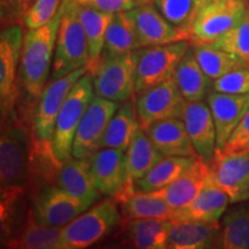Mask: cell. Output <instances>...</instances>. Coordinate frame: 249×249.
Segmentation results:
<instances>
[{
	"label": "cell",
	"mask_w": 249,
	"mask_h": 249,
	"mask_svg": "<svg viewBox=\"0 0 249 249\" xmlns=\"http://www.w3.org/2000/svg\"><path fill=\"white\" fill-rule=\"evenodd\" d=\"M64 13L62 5L57 15L45 26L28 29L23 37L18 66V89L26 96L30 110L35 111L52 70L59 26Z\"/></svg>",
	"instance_id": "obj_2"
},
{
	"label": "cell",
	"mask_w": 249,
	"mask_h": 249,
	"mask_svg": "<svg viewBox=\"0 0 249 249\" xmlns=\"http://www.w3.org/2000/svg\"><path fill=\"white\" fill-rule=\"evenodd\" d=\"M210 172V164L197 157L179 178L152 193L166 201L174 210L181 209L194 200Z\"/></svg>",
	"instance_id": "obj_21"
},
{
	"label": "cell",
	"mask_w": 249,
	"mask_h": 249,
	"mask_svg": "<svg viewBox=\"0 0 249 249\" xmlns=\"http://www.w3.org/2000/svg\"><path fill=\"white\" fill-rule=\"evenodd\" d=\"M61 4L62 0H36L24 17V27L36 29L45 26L57 15Z\"/></svg>",
	"instance_id": "obj_37"
},
{
	"label": "cell",
	"mask_w": 249,
	"mask_h": 249,
	"mask_svg": "<svg viewBox=\"0 0 249 249\" xmlns=\"http://www.w3.org/2000/svg\"><path fill=\"white\" fill-rule=\"evenodd\" d=\"M247 13V0H213L193 14L191 44H211Z\"/></svg>",
	"instance_id": "obj_8"
},
{
	"label": "cell",
	"mask_w": 249,
	"mask_h": 249,
	"mask_svg": "<svg viewBox=\"0 0 249 249\" xmlns=\"http://www.w3.org/2000/svg\"><path fill=\"white\" fill-rule=\"evenodd\" d=\"M169 22L191 38L193 0H151Z\"/></svg>",
	"instance_id": "obj_36"
},
{
	"label": "cell",
	"mask_w": 249,
	"mask_h": 249,
	"mask_svg": "<svg viewBox=\"0 0 249 249\" xmlns=\"http://www.w3.org/2000/svg\"><path fill=\"white\" fill-rule=\"evenodd\" d=\"M224 152H239L249 150V110L236 128L233 130L222 149Z\"/></svg>",
	"instance_id": "obj_40"
},
{
	"label": "cell",
	"mask_w": 249,
	"mask_h": 249,
	"mask_svg": "<svg viewBox=\"0 0 249 249\" xmlns=\"http://www.w3.org/2000/svg\"><path fill=\"white\" fill-rule=\"evenodd\" d=\"M55 185L88 207L95 204L102 195L93 180L89 160L71 157L62 161L55 174Z\"/></svg>",
	"instance_id": "obj_20"
},
{
	"label": "cell",
	"mask_w": 249,
	"mask_h": 249,
	"mask_svg": "<svg viewBox=\"0 0 249 249\" xmlns=\"http://www.w3.org/2000/svg\"><path fill=\"white\" fill-rule=\"evenodd\" d=\"M81 5L89 6L105 13L127 12L139 6L138 0H76Z\"/></svg>",
	"instance_id": "obj_41"
},
{
	"label": "cell",
	"mask_w": 249,
	"mask_h": 249,
	"mask_svg": "<svg viewBox=\"0 0 249 249\" xmlns=\"http://www.w3.org/2000/svg\"><path fill=\"white\" fill-rule=\"evenodd\" d=\"M174 80L187 102L203 101L208 97L213 85V81L204 73L198 64L193 48L188 49L177 66Z\"/></svg>",
	"instance_id": "obj_25"
},
{
	"label": "cell",
	"mask_w": 249,
	"mask_h": 249,
	"mask_svg": "<svg viewBox=\"0 0 249 249\" xmlns=\"http://www.w3.org/2000/svg\"><path fill=\"white\" fill-rule=\"evenodd\" d=\"M247 12L249 13V0H247Z\"/></svg>",
	"instance_id": "obj_44"
},
{
	"label": "cell",
	"mask_w": 249,
	"mask_h": 249,
	"mask_svg": "<svg viewBox=\"0 0 249 249\" xmlns=\"http://www.w3.org/2000/svg\"><path fill=\"white\" fill-rule=\"evenodd\" d=\"M211 44L236 55L249 65V13Z\"/></svg>",
	"instance_id": "obj_35"
},
{
	"label": "cell",
	"mask_w": 249,
	"mask_h": 249,
	"mask_svg": "<svg viewBox=\"0 0 249 249\" xmlns=\"http://www.w3.org/2000/svg\"><path fill=\"white\" fill-rule=\"evenodd\" d=\"M171 226V220L126 219L123 229L124 242L139 249L167 248Z\"/></svg>",
	"instance_id": "obj_26"
},
{
	"label": "cell",
	"mask_w": 249,
	"mask_h": 249,
	"mask_svg": "<svg viewBox=\"0 0 249 249\" xmlns=\"http://www.w3.org/2000/svg\"><path fill=\"white\" fill-rule=\"evenodd\" d=\"M144 130L152 144L164 156H197L181 118L160 120Z\"/></svg>",
	"instance_id": "obj_22"
},
{
	"label": "cell",
	"mask_w": 249,
	"mask_h": 249,
	"mask_svg": "<svg viewBox=\"0 0 249 249\" xmlns=\"http://www.w3.org/2000/svg\"><path fill=\"white\" fill-rule=\"evenodd\" d=\"M207 98L216 126L217 149H222L249 110V93L233 95L213 90Z\"/></svg>",
	"instance_id": "obj_19"
},
{
	"label": "cell",
	"mask_w": 249,
	"mask_h": 249,
	"mask_svg": "<svg viewBox=\"0 0 249 249\" xmlns=\"http://www.w3.org/2000/svg\"><path fill=\"white\" fill-rule=\"evenodd\" d=\"M230 203V197L217 185L210 172L194 200L187 207L174 211L172 223L187 220L218 223Z\"/></svg>",
	"instance_id": "obj_17"
},
{
	"label": "cell",
	"mask_w": 249,
	"mask_h": 249,
	"mask_svg": "<svg viewBox=\"0 0 249 249\" xmlns=\"http://www.w3.org/2000/svg\"><path fill=\"white\" fill-rule=\"evenodd\" d=\"M123 218L116 198L103 200L62 227L61 249L90 247L113 232Z\"/></svg>",
	"instance_id": "obj_4"
},
{
	"label": "cell",
	"mask_w": 249,
	"mask_h": 249,
	"mask_svg": "<svg viewBox=\"0 0 249 249\" xmlns=\"http://www.w3.org/2000/svg\"><path fill=\"white\" fill-rule=\"evenodd\" d=\"M193 50L202 70L213 81L236 68L249 66L239 57L213 44H193Z\"/></svg>",
	"instance_id": "obj_34"
},
{
	"label": "cell",
	"mask_w": 249,
	"mask_h": 249,
	"mask_svg": "<svg viewBox=\"0 0 249 249\" xmlns=\"http://www.w3.org/2000/svg\"><path fill=\"white\" fill-rule=\"evenodd\" d=\"M62 227L39 224L31 210L27 222L18 235L6 242V247L14 249H61Z\"/></svg>",
	"instance_id": "obj_29"
},
{
	"label": "cell",
	"mask_w": 249,
	"mask_h": 249,
	"mask_svg": "<svg viewBox=\"0 0 249 249\" xmlns=\"http://www.w3.org/2000/svg\"><path fill=\"white\" fill-rule=\"evenodd\" d=\"M118 104L119 103L110 99L93 96L76 129L71 150L73 157L89 160L102 148V140L105 129L119 107Z\"/></svg>",
	"instance_id": "obj_12"
},
{
	"label": "cell",
	"mask_w": 249,
	"mask_h": 249,
	"mask_svg": "<svg viewBox=\"0 0 249 249\" xmlns=\"http://www.w3.org/2000/svg\"><path fill=\"white\" fill-rule=\"evenodd\" d=\"M213 178L231 204L249 201V150L224 152L216 149L210 161Z\"/></svg>",
	"instance_id": "obj_14"
},
{
	"label": "cell",
	"mask_w": 249,
	"mask_h": 249,
	"mask_svg": "<svg viewBox=\"0 0 249 249\" xmlns=\"http://www.w3.org/2000/svg\"><path fill=\"white\" fill-rule=\"evenodd\" d=\"M222 226L219 223L187 222L172 223L167 248L171 249H204L218 247Z\"/></svg>",
	"instance_id": "obj_23"
},
{
	"label": "cell",
	"mask_w": 249,
	"mask_h": 249,
	"mask_svg": "<svg viewBox=\"0 0 249 249\" xmlns=\"http://www.w3.org/2000/svg\"><path fill=\"white\" fill-rule=\"evenodd\" d=\"M133 52L118 55L102 54L97 68L91 74L95 95L116 103L129 101L134 92Z\"/></svg>",
	"instance_id": "obj_10"
},
{
	"label": "cell",
	"mask_w": 249,
	"mask_h": 249,
	"mask_svg": "<svg viewBox=\"0 0 249 249\" xmlns=\"http://www.w3.org/2000/svg\"><path fill=\"white\" fill-rule=\"evenodd\" d=\"M181 119L196 155L210 164L217 149V135L209 104L203 101L187 102Z\"/></svg>",
	"instance_id": "obj_18"
},
{
	"label": "cell",
	"mask_w": 249,
	"mask_h": 249,
	"mask_svg": "<svg viewBox=\"0 0 249 249\" xmlns=\"http://www.w3.org/2000/svg\"><path fill=\"white\" fill-rule=\"evenodd\" d=\"M220 226L218 248L249 249V201L227 211Z\"/></svg>",
	"instance_id": "obj_32"
},
{
	"label": "cell",
	"mask_w": 249,
	"mask_h": 249,
	"mask_svg": "<svg viewBox=\"0 0 249 249\" xmlns=\"http://www.w3.org/2000/svg\"><path fill=\"white\" fill-rule=\"evenodd\" d=\"M213 90L233 95L249 93V66L236 68L226 75L214 80Z\"/></svg>",
	"instance_id": "obj_38"
},
{
	"label": "cell",
	"mask_w": 249,
	"mask_h": 249,
	"mask_svg": "<svg viewBox=\"0 0 249 249\" xmlns=\"http://www.w3.org/2000/svg\"><path fill=\"white\" fill-rule=\"evenodd\" d=\"M197 157L165 156L143 178L134 183V188L139 192H154L163 188L179 178Z\"/></svg>",
	"instance_id": "obj_30"
},
{
	"label": "cell",
	"mask_w": 249,
	"mask_h": 249,
	"mask_svg": "<svg viewBox=\"0 0 249 249\" xmlns=\"http://www.w3.org/2000/svg\"><path fill=\"white\" fill-rule=\"evenodd\" d=\"M87 73L88 67L85 66L71 71L66 76L48 82L34 111V147L52 149L51 143L59 111L74 85Z\"/></svg>",
	"instance_id": "obj_7"
},
{
	"label": "cell",
	"mask_w": 249,
	"mask_h": 249,
	"mask_svg": "<svg viewBox=\"0 0 249 249\" xmlns=\"http://www.w3.org/2000/svg\"><path fill=\"white\" fill-rule=\"evenodd\" d=\"M126 219H164L172 222L174 210L152 192L134 191L116 198Z\"/></svg>",
	"instance_id": "obj_24"
},
{
	"label": "cell",
	"mask_w": 249,
	"mask_h": 249,
	"mask_svg": "<svg viewBox=\"0 0 249 249\" xmlns=\"http://www.w3.org/2000/svg\"><path fill=\"white\" fill-rule=\"evenodd\" d=\"M36 0H1V22L5 28L23 23L28 9Z\"/></svg>",
	"instance_id": "obj_39"
},
{
	"label": "cell",
	"mask_w": 249,
	"mask_h": 249,
	"mask_svg": "<svg viewBox=\"0 0 249 249\" xmlns=\"http://www.w3.org/2000/svg\"><path fill=\"white\" fill-rule=\"evenodd\" d=\"M93 96L92 75L88 71L74 85L59 111L51 143L52 152L59 163L71 158L76 129Z\"/></svg>",
	"instance_id": "obj_6"
},
{
	"label": "cell",
	"mask_w": 249,
	"mask_h": 249,
	"mask_svg": "<svg viewBox=\"0 0 249 249\" xmlns=\"http://www.w3.org/2000/svg\"><path fill=\"white\" fill-rule=\"evenodd\" d=\"M6 123L0 139L1 223L7 219L15 202L30 185L34 155L22 121L13 117Z\"/></svg>",
	"instance_id": "obj_1"
},
{
	"label": "cell",
	"mask_w": 249,
	"mask_h": 249,
	"mask_svg": "<svg viewBox=\"0 0 249 249\" xmlns=\"http://www.w3.org/2000/svg\"><path fill=\"white\" fill-rule=\"evenodd\" d=\"M189 48V40H180L169 44L145 46L133 51L135 96L174 79L177 66Z\"/></svg>",
	"instance_id": "obj_5"
},
{
	"label": "cell",
	"mask_w": 249,
	"mask_h": 249,
	"mask_svg": "<svg viewBox=\"0 0 249 249\" xmlns=\"http://www.w3.org/2000/svg\"><path fill=\"white\" fill-rule=\"evenodd\" d=\"M126 152L129 181L133 186L138 180L143 178L158 161L165 157L152 144L148 134L141 127L136 132L128 150Z\"/></svg>",
	"instance_id": "obj_31"
},
{
	"label": "cell",
	"mask_w": 249,
	"mask_h": 249,
	"mask_svg": "<svg viewBox=\"0 0 249 249\" xmlns=\"http://www.w3.org/2000/svg\"><path fill=\"white\" fill-rule=\"evenodd\" d=\"M127 15L135 29L140 48L188 40L185 34L172 26L152 2L136 6L127 11Z\"/></svg>",
	"instance_id": "obj_16"
},
{
	"label": "cell",
	"mask_w": 249,
	"mask_h": 249,
	"mask_svg": "<svg viewBox=\"0 0 249 249\" xmlns=\"http://www.w3.org/2000/svg\"><path fill=\"white\" fill-rule=\"evenodd\" d=\"M64 13L55 43L51 80L66 76L71 71L85 67L89 61L87 36L77 17L76 0H62Z\"/></svg>",
	"instance_id": "obj_3"
},
{
	"label": "cell",
	"mask_w": 249,
	"mask_h": 249,
	"mask_svg": "<svg viewBox=\"0 0 249 249\" xmlns=\"http://www.w3.org/2000/svg\"><path fill=\"white\" fill-rule=\"evenodd\" d=\"M209 1H213V0H193V14H194L198 8L202 7V6L205 4H208Z\"/></svg>",
	"instance_id": "obj_42"
},
{
	"label": "cell",
	"mask_w": 249,
	"mask_h": 249,
	"mask_svg": "<svg viewBox=\"0 0 249 249\" xmlns=\"http://www.w3.org/2000/svg\"><path fill=\"white\" fill-rule=\"evenodd\" d=\"M76 12L85 29L87 40H88L89 61L87 67H88L89 73L92 74L97 68L103 51H104L105 34H107L112 14L101 12L89 6L81 5L79 2L76 6Z\"/></svg>",
	"instance_id": "obj_27"
},
{
	"label": "cell",
	"mask_w": 249,
	"mask_h": 249,
	"mask_svg": "<svg viewBox=\"0 0 249 249\" xmlns=\"http://www.w3.org/2000/svg\"><path fill=\"white\" fill-rule=\"evenodd\" d=\"M23 37L21 24L2 28L0 36V107L2 121L15 117V107L20 99L18 66Z\"/></svg>",
	"instance_id": "obj_9"
},
{
	"label": "cell",
	"mask_w": 249,
	"mask_h": 249,
	"mask_svg": "<svg viewBox=\"0 0 249 249\" xmlns=\"http://www.w3.org/2000/svg\"><path fill=\"white\" fill-rule=\"evenodd\" d=\"M186 104L174 79L152 87L136 96L135 108L140 127L147 129L160 120L181 118Z\"/></svg>",
	"instance_id": "obj_11"
},
{
	"label": "cell",
	"mask_w": 249,
	"mask_h": 249,
	"mask_svg": "<svg viewBox=\"0 0 249 249\" xmlns=\"http://www.w3.org/2000/svg\"><path fill=\"white\" fill-rule=\"evenodd\" d=\"M139 128L140 124L135 104L132 99L124 102L118 107L105 129L102 148H114L127 151Z\"/></svg>",
	"instance_id": "obj_28"
},
{
	"label": "cell",
	"mask_w": 249,
	"mask_h": 249,
	"mask_svg": "<svg viewBox=\"0 0 249 249\" xmlns=\"http://www.w3.org/2000/svg\"><path fill=\"white\" fill-rule=\"evenodd\" d=\"M139 5H143V4H149V2H152L151 0H138Z\"/></svg>",
	"instance_id": "obj_43"
},
{
	"label": "cell",
	"mask_w": 249,
	"mask_h": 249,
	"mask_svg": "<svg viewBox=\"0 0 249 249\" xmlns=\"http://www.w3.org/2000/svg\"><path fill=\"white\" fill-rule=\"evenodd\" d=\"M140 49L135 29L127 12L112 14L105 34V44L103 54L118 55L130 53Z\"/></svg>",
	"instance_id": "obj_33"
},
{
	"label": "cell",
	"mask_w": 249,
	"mask_h": 249,
	"mask_svg": "<svg viewBox=\"0 0 249 249\" xmlns=\"http://www.w3.org/2000/svg\"><path fill=\"white\" fill-rule=\"evenodd\" d=\"M88 208L85 202L53 185L42 187L37 192L31 213L39 224L64 227Z\"/></svg>",
	"instance_id": "obj_15"
},
{
	"label": "cell",
	"mask_w": 249,
	"mask_h": 249,
	"mask_svg": "<svg viewBox=\"0 0 249 249\" xmlns=\"http://www.w3.org/2000/svg\"><path fill=\"white\" fill-rule=\"evenodd\" d=\"M96 187L103 195L117 198L135 191L129 181L127 152L101 148L89 158Z\"/></svg>",
	"instance_id": "obj_13"
}]
</instances>
